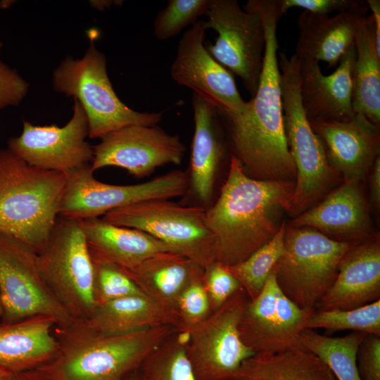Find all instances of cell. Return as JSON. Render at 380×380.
<instances>
[{"label":"cell","instance_id":"31","mask_svg":"<svg viewBox=\"0 0 380 380\" xmlns=\"http://www.w3.org/2000/svg\"><path fill=\"white\" fill-rule=\"evenodd\" d=\"M143 380H197L186 354V334H172L144 360Z\"/></svg>","mask_w":380,"mask_h":380},{"label":"cell","instance_id":"28","mask_svg":"<svg viewBox=\"0 0 380 380\" xmlns=\"http://www.w3.org/2000/svg\"><path fill=\"white\" fill-rule=\"evenodd\" d=\"M353 108L372 123H380V49L371 15L358 25L355 37Z\"/></svg>","mask_w":380,"mask_h":380},{"label":"cell","instance_id":"46","mask_svg":"<svg viewBox=\"0 0 380 380\" xmlns=\"http://www.w3.org/2000/svg\"><path fill=\"white\" fill-rule=\"evenodd\" d=\"M15 1L13 0H1L0 8L5 9L10 8Z\"/></svg>","mask_w":380,"mask_h":380},{"label":"cell","instance_id":"12","mask_svg":"<svg viewBox=\"0 0 380 380\" xmlns=\"http://www.w3.org/2000/svg\"><path fill=\"white\" fill-rule=\"evenodd\" d=\"M0 302L6 316L15 322L46 317L64 328L76 323L44 280L37 253L3 233H0Z\"/></svg>","mask_w":380,"mask_h":380},{"label":"cell","instance_id":"38","mask_svg":"<svg viewBox=\"0 0 380 380\" xmlns=\"http://www.w3.org/2000/svg\"><path fill=\"white\" fill-rule=\"evenodd\" d=\"M29 84L18 71L0 60V109L21 103Z\"/></svg>","mask_w":380,"mask_h":380},{"label":"cell","instance_id":"10","mask_svg":"<svg viewBox=\"0 0 380 380\" xmlns=\"http://www.w3.org/2000/svg\"><path fill=\"white\" fill-rule=\"evenodd\" d=\"M189 184L188 174L182 170L137 184H109L97 180L88 164L66 174L58 217L76 221L99 217L132 204L183 196Z\"/></svg>","mask_w":380,"mask_h":380},{"label":"cell","instance_id":"47","mask_svg":"<svg viewBox=\"0 0 380 380\" xmlns=\"http://www.w3.org/2000/svg\"><path fill=\"white\" fill-rule=\"evenodd\" d=\"M125 380H143L140 374H136L135 373L127 378Z\"/></svg>","mask_w":380,"mask_h":380},{"label":"cell","instance_id":"39","mask_svg":"<svg viewBox=\"0 0 380 380\" xmlns=\"http://www.w3.org/2000/svg\"><path fill=\"white\" fill-rule=\"evenodd\" d=\"M361 380H380V336L365 334L357 353Z\"/></svg>","mask_w":380,"mask_h":380},{"label":"cell","instance_id":"19","mask_svg":"<svg viewBox=\"0 0 380 380\" xmlns=\"http://www.w3.org/2000/svg\"><path fill=\"white\" fill-rule=\"evenodd\" d=\"M360 182H345L290 224L314 229L338 241L361 242L374 237Z\"/></svg>","mask_w":380,"mask_h":380},{"label":"cell","instance_id":"22","mask_svg":"<svg viewBox=\"0 0 380 380\" xmlns=\"http://www.w3.org/2000/svg\"><path fill=\"white\" fill-rule=\"evenodd\" d=\"M380 299V241L358 243L344 255L337 277L315 310H350Z\"/></svg>","mask_w":380,"mask_h":380},{"label":"cell","instance_id":"1","mask_svg":"<svg viewBox=\"0 0 380 380\" xmlns=\"http://www.w3.org/2000/svg\"><path fill=\"white\" fill-rule=\"evenodd\" d=\"M251 8L260 15L265 48L259 84L243 111L232 115L220 113L227 127L234 155L251 177L265 181L296 179L284 122L278 63L277 28L284 15L279 0H252Z\"/></svg>","mask_w":380,"mask_h":380},{"label":"cell","instance_id":"2","mask_svg":"<svg viewBox=\"0 0 380 380\" xmlns=\"http://www.w3.org/2000/svg\"><path fill=\"white\" fill-rule=\"evenodd\" d=\"M294 184L253 179L232 156L220 196L205 210L215 261L227 266L237 264L268 242L279 229L284 212L290 210Z\"/></svg>","mask_w":380,"mask_h":380},{"label":"cell","instance_id":"20","mask_svg":"<svg viewBox=\"0 0 380 380\" xmlns=\"http://www.w3.org/2000/svg\"><path fill=\"white\" fill-rule=\"evenodd\" d=\"M300 97L310 122L352 118L355 49L341 58L336 70L322 73L319 62L300 60Z\"/></svg>","mask_w":380,"mask_h":380},{"label":"cell","instance_id":"48","mask_svg":"<svg viewBox=\"0 0 380 380\" xmlns=\"http://www.w3.org/2000/svg\"><path fill=\"white\" fill-rule=\"evenodd\" d=\"M3 46H4L3 42L0 41V49H2Z\"/></svg>","mask_w":380,"mask_h":380},{"label":"cell","instance_id":"35","mask_svg":"<svg viewBox=\"0 0 380 380\" xmlns=\"http://www.w3.org/2000/svg\"><path fill=\"white\" fill-rule=\"evenodd\" d=\"M211 313L203 272L194 278L179 295L176 305L175 329L177 332L187 334Z\"/></svg>","mask_w":380,"mask_h":380},{"label":"cell","instance_id":"15","mask_svg":"<svg viewBox=\"0 0 380 380\" xmlns=\"http://www.w3.org/2000/svg\"><path fill=\"white\" fill-rule=\"evenodd\" d=\"M314 309H303L279 287L274 272L258 296L247 301L239 325L243 343L254 353H274L301 346L299 334Z\"/></svg>","mask_w":380,"mask_h":380},{"label":"cell","instance_id":"5","mask_svg":"<svg viewBox=\"0 0 380 380\" xmlns=\"http://www.w3.org/2000/svg\"><path fill=\"white\" fill-rule=\"evenodd\" d=\"M280 87L286 137L296 167L289 213L298 216L315 205L336 181L323 144L312 129L300 97V61L278 53Z\"/></svg>","mask_w":380,"mask_h":380},{"label":"cell","instance_id":"7","mask_svg":"<svg viewBox=\"0 0 380 380\" xmlns=\"http://www.w3.org/2000/svg\"><path fill=\"white\" fill-rule=\"evenodd\" d=\"M358 243L286 224L284 251L272 270L279 287L299 308L315 310L334 284L341 260Z\"/></svg>","mask_w":380,"mask_h":380},{"label":"cell","instance_id":"3","mask_svg":"<svg viewBox=\"0 0 380 380\" xmlns=\"http://www.w3.org/2000/svg\"><path fill=\"white\" fill-rule=\"evenodd\" d=\"M167 324L108 335L87 329L74 335L56 355L30 371L42 380H125L172 334Z\"/></svg>","mask_w":380,"mask_h":380},{"label":"cell","instance_id":"45","mask_svg":"<svg viewBox=\"0 0 380 380\" xmlns=\"http://www.w3.org/2000/svg\"><path fill=\"white\" fill-rule=\"evenodd\" d=\"M15 380H42L31 372H27L17 375Z\"/></svg>","mask_w":380,"mask_h":380},{"label":"cell","instance_id":"41","mask_svg":"<svg viewBox=\"0 0 380 380\" xmlns=\"http://www.w3.org/2000/svg\"><path fill=\"white\" fill-rule=\"evenodd\" d=\"M370 175V198L371 202L376 208L380 205V157L375 160Z\"/></svg>","mask_w":380,"mask_h":380},{"label":"cell","instance_id":"21","mask_svg":"<svg viewBox=\"0 0 380 380\" xmlns=\"http://www.w3.org/2000/svg\"><path fill=\"white\" fill-rule=\"evenodd\" d=\"M368 10L366 0L333 16L303 11L297 20L299 33L295 55L300 60L324 61L329 68L335 67L355 46L358 25Z\"/></svg>","mask_w":380,"mask_h":380},{"label":"cell","instance_id":"26","mask_svg":"<svg viewBox=\"0 0 380 380\" xmlns=\"http://www.w3.org/2000/svg\"><path fill=\"white\" fill-rule=\"evenodd\" d=\"M194 133L191 154V181L193 189L203 203L211 198L215 177L224 155L221 137V118L210 103L193 93Z\"/></svg>","mask_w":380,"mask_h":380},{"label":"cell","instance_id":"8","mask_svg":"<svg viewBox=\"0 0 380 380\" xmlns=\"http://www.w3.org/2000/svg\"><path fill=\"white\" fill-rule=\"evenodd\" d=\"M46 284L73 319L86 321L96 308L95 266L76 220L60 217L37 254Z\"/></svg>","mask_w":380,"mask_h":380},{"label":"cell","instance_id":"6","mask_svg":"<svg viewBox=\"0 0 380 380\" xmlns=\"http://www.w3.org/2000/svg\"><path fill=\"white\" fill-rule=\"evenodd\" d=\"M54 89L72 96L82 106L89 125V138L106 134L129 125H157L163 111L138 112L118 98L109 80L106 58L94 42L81 58L68 56L53 73Z\"/></svg>","mask_w":380,"mask_h":380},{"label":"cell","instance_id":"42","mask_svg":"<svg viewBox=\"0 0 380 380\" xmlns=\"http://www.w3.org/2000/svg\"><path fill=\"white\" fill-rule=\"evenodd\" d=\"M368 8L372 11L371 16L373 20L376 44L380 49V1L367 0Z\"/></svg>","mask_w":380,"mask_h":380},{"label":"cell","instance_id":"18","mask_svg":"<svg viewBox=\"0 0 380 380\" xmlns=\"http://www.w3.org/2000/svg\"><path fill=\"white\" fill-rule=\"evenodd\" d=\"M310 123L343 181L360 182L379 156V126L356 113L345 120Z\"/></svg>","mask_w":380,"mask_h":380},{"label":"cell","instance_id":"23","mask_svg":"<svg viewBox=\"0 0 380 380\" xmlns=\"http://www.w3.org/2000/svg\"><path fill=\"white\" fill-rule=\"evenodd\" d=\"M78 222L93 261L132 270L157 253L173 252L164 242L139 229L115 225L99 217Z\"/></svg>","mask_w":380,"mask_h":380},{"label":"cell","instance_id":"43","mask_svg":"<svg viewBox=\"0 0 380 380\" xmlns=\"http://www.w3.org/2000/svg\"><path fill=\"white\" fill-rule=\"evenodd\" d=\"M92 7L99 9L103 10L107 8H110L113 5L122 4V1H91Z\"/></svg>","mask_w":380,"mask_h":380},{"label":"cell","instance_id":"44","mask_svg":"<svg viewBox=\"0 0 380 380\" xmlns=\"http://www.w3.org/2000/svg\"><path fill=\"white\" fill-rule=\"evenodd\" d=\"M16 374L0 367V380H15Z\"/></svg>","mask_w":380,"mask_h":380},{"label":"cell","instance_id":"25","mask_svg":"<svg viewBox=\"0 0 380 380\" xmlns=\"http://www.w3.org/2000/svg\"><path fill=\"white\" fill-rule=\"evenodd\" d=\"M55 324L51 318L34 317L0 325V367L20 374L52 360L60 348L52 334Z\"/></svg>","mask_w":380,"mask_h":380},{"label":"cell","instance_id":"27","mask_svg":"<svg viewBox=\"0 0 380 380\" xmlns=\"http://www.w3.org/2000/svg\"><path fill=\"white\" fill-rule=\"evenodd\" d=\"M234 380H336L327 366L302 346L258 353L246 360Z\"/></svg>","mask_w":380,"mask_h":380},{"label":"cell","instance_id":"40","mask_svg":"<svg viewBox=\"0 0 380 380\" xmlns=\"http://www.w3.org/2000/svg\"><path fill=\"white\" fill-rule=\"evenodd\" d=\"M362 0H280L284 14L289 8L298 7L304 11L320 15L333 12L341 13L359 6Z\"/></svg>","mask_w":380,"mask_h":380},{"label":"cell","instance_id":"36","mask_svg":"<svg viewBox=\"0 0 380 380\" xmlns=\"http://www.w3.org/2000/svg\"><path fill=\"white\" fill-rule=\"evenodd\" d=\"M94 262L97 305L124 297L144 295L121 267L106 262Z\"/></svg>","mask_w":380,"mask_h":380},{"label":"cell","instance_id":"29","mask_svg":"<svg viewBox=\"0 0 380 380\" xmlns=\"http://www.w3.org/2000/svg\"><path fill=\"white\" fill-rule=\"evenodd\" d=\"M83 323L87 329L103 334L118 335L170 322L160 309L145 295L115 299L95 308Z\"/></svg>","mask_w":380,"mask_h":380},{"label":"cell","instance_id":"33","mask_svg":"<svg viewBox=\"0 0 380 380\" xmlns=\"http://www.w3.org/2000/svg\"><path fill=\"white\" fill-rule=\"evenodd\" d=\"M305 329L352 330L380 336V299L350 310H315Z\"/></svg>","mask_w":380,"mask_h":380},{"label":"cell","instance_id":"16","mask_svg":"<svg viewBox=\"0 0 380 380\" xmlns=\"http://www.w3.org/2000/svg\"><path fill=\"white\" fill-rule=\"evenodd\" d=\"M205 21L198 20L179 41L170 76L178 84L213 104L224 115L241 113L246 101L241 97L233 75L218 63L205 46Z\"/></svg>","mask_w":380,"mask_h":380},{"label":"cell","instance_id":"14","mask_svg":"<svg viewBox=\"0 0 380 380\" xmlns=\"http://www.w3.org/2000/svg\"><path fill=\"white\" fill-rule=\"evenodd\" d=\"M72 118L62 127L38 126L23 121L18 137L8 140V148L34 167L68 174L91 164L93 146L87 141L89 125L80 103L74 99Z\"/></svg>","mask_w":380,"mask_h":380},{"label":"cell","instance_id":"4","mask_svg":"<svg viewBox=\"0 0 380 380\" xmlns=\"http://www.w3.org/2000/svg\"><path fill=\"white\" fill-rule=\"evenodd\" d=\"M65 184V174L34 167L0 148V233L39 253L58 218Z\"/></svg>","mask_w":380,"mask_h":380},{"label":"cell","instance_id":"11","mask_svg":"<svg viewBox=\"0 0 380 380\" xmlns=\"http://www.w3.org/2000/svg\"><path fill=\"white\" fill-rule=\"evenodd\" d=\"M207 29L217 33L214 44L205 43L210 54L238 76L253 97L258 89L265 48L262 19L256 11L241 8L236 0H210Z\"/></svg>","mask_w":380,"mask_h":380},{"label":"cell","instance_id":"30","mask_svg":"<svg viewBox=\"0 0 380 380\" xmlns=\"http://www.w3.org/2000/svg\"><path fill=\"white\" fill-rule=\"evenodd\" d=\"M365 335L353 331L341 337H329L304 329L299 334V343L319 358L336 380H361L357 353Z\"/></svg>","mask_w":380,"mask_h":380},{"label":"cell","instance_id":"37","mask_svg":"<svg viewBox=\"0 0 380 380\" xmlns=\"http://www.w3.org/2000/svg\"><path fill=\"white\" fill-rule=\"evenodd\" d=\"M203 283L212 312L219 309L241 288L227 266L217 261L204 268Z\"/></svg>","mask_w":380,"mask_h":380},{"label":"cell","instance_id":"32","mask_svg":"<svg viewBox=\"0 0 380 380\" xmlns=\"http://www.w3.org/2000/svg\"><path fill=\"white\" fill-rule=\"evenodd\" d=\"M286 223L265 244L254 251L244 260L227 266L239 281L248 298H255L262 289L274 265L282 255Z\"/></svg>","mask_w":380,"mask_h":380},{"label":"cell","instance_id":"24","mask_svg":"<svg viewBox=\"0 0 380 380\" xmlns=\"http://www.w3.org/2000/svg\"><path fill=\"white\" fill-rule=\"evenodd\" d=\"M124 270L175 328L178 298L194 278L203 274L204 268L182 255L165 251L147 258L132 270Z\"/></svg>","mask_w":380,"mask_h":380},{"label":"cell","instance_id":"9","mask_svg":"<svg viewBox=\"0 0 380 380\" xmlns=\"http://www.w3.org/2000/svg\"><path fill=\"white\" fill-rule=\"evenodd\" d=\"M103 219L143 231L203 268L215 262L214 240L203 208L168 199L149 200L109 211Z\"/></svg>","mask_w":380,"mask_h":380},{"label":"cell","instance_id":"13","mask_svg":"<svg viewBox=\"0 0 380 380\" xmlns=\"http://www.w3.org/2000/svg\"><path fill=\"white\" fill-rule=\"evenodd\" d=\"M248 299L241 287L186 334V354L197 380H234L241 365L255 354L239 331Z\"/></svg>","mask_w":380,"mask_h":380},{"label":"cell","instance_id":"34","mask_svg":"<svg viewBox=\"0 0 380 380\" xmlns=\"http://www.w3.org/2000/svg\"><path fill=\"white\" fill-rule=\"evenodd\" d=\"M210 0H169L153 22L156 38L164 41L179 34L184 27L193 25L206 14Z\"/></svg>","mask_w":380,"mask_h":380},{"label":"cell","instance_id":"17","mask_svg":"<svg viewBox=\"0 0 380 380\" xmlns=\"http://www.w3.org/2000/svg\"><path fill=\"white\" fill-rule=\"evenodd\" d=\"M93 149L94 172L117 167L137 177L147 176L167 164H181L186 151L179 135L170 134L157 125H138L106 134Z\"/></svg>","mask_w":380,"mask_h":380}]
</instances>
